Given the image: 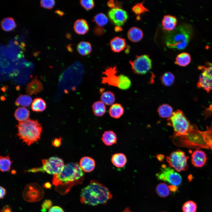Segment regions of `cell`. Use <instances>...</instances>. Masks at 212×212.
<instances>
[{
	"label": "cell",
	"instance_id": "1",
	"mask_svg": "<svg viewBox=\"0 0 212 212\" xmlns=\"http://www.w3.org/2000/svg\"><path fill=\"white\" fill-rule=\"evenodd\" d=\"M84 175L78 164L69 163L64 165L59 174L53 175L52 184L56 187V191L64 194L67 193L73 186L81 183Z\"/></svg>",
	"mask_w": 212,
	"mask_h": 212
},
{
	"label": "cell",
	"instance_id": "2",
	"mask_svg": "<svg viewBox=\"0 0 212 212\" xmlns=\"http://www.w3.org/2000/svg\"><path fill=\"white\" fill-rule=\"evenodd\" d=\"M112 198L107 188L96 181L92 180L81 190L80 200L82 203L95 206L104 204Z\"/></svg>",
	"mask_w": 212,
	"mask_h": 212
},
{
	"label": "cell",
	"instance_id": "3",
	"mask_svg": "<svg viewBox=\"0 0 212 212\" xmlns=\"http://www.w3.org/2000/svg\"><path fill=\"white\" fill-rule=\"evenodd\" d=\"M193 29L187 23L182 24L167 34L165 42L170 48L182 49L187 46L192 37Z\"/></svg>",
	"mask_w": 212,
	"mask_h": 212
},
{
	"label": "cell",
	"instance_id": "4",
	"mask_svg": "<svg viewBox=\"0 0 212 212\" xmlns=\"http://www.w3.org/2000/svg\"><path fill=\"white\" fill-rule=\"evenodd\" d=\"M17 127V135L28 145L37 141L40 138L42 128L37 120L28 119L19 122Z\"/></svg>",
	"mask_w": 212,
	"mask_h": 212
},
{
	"label": "cell",
	"instance_id": "5",
	"mask_svg": "<svg viewBox=\"0 0 212 212\" xmlns=\"http://www.w3.org/2000/svg\"><path fill=\"white\" fill-rule=\"evenodd\" d=\"M168 125L172 127L176 136H184L192 130L194 125L191 124L183 112L177 110L173 112L172 116L168 118Z\"/></svg>",
	"mask_w": 212,
	"mask_h": 212
},
{
	"label": "cell",
	"instance_id": "6",
	"mask_svg": "<svg viewBox=\"0 0 212 212\" xmlns=\"http://www.w3.org/2000/svg\"><path fill=\"white\" fill-rule=\"evenodd\" d=\"M42 165L41 167L34 168L30 170L29 171L45 172L50 174L58 175L62 171L64 166L63 160L57 157L42 159Z\"/></svg>",
	"mask_w": 212,
	"mask_h": 212
},
{
	"label": "cell",
	"instance_id": "7",
	"mask_svg": "<svg viewBox=\"0 0 212 212\" xmlns=\"http://www.w3.org/2000/svg\"><path fill=\"white\" fill-rule=\"evenodd\" d=\"M188 158L184 152L178 150L167 156L166 160L170 167L178 172H180L187 169V161Z\"/></svg>",
	"mask_w": 212,
	"mask_h": 212
},
{
	"label": "cell",
	"instance_id": "8",
	"mask_svg": "<svg viewBox=\"0 0 212 212\" xmlns=\"http://www.w3.org/2000/svg\"><path fill=\"white\" fill-rule=\"evenodd\" d=\"M44 195L43 189L36 183H32L27 185L22 193L24 199L29 202L39 201L43 198Z\"/></svg>",
	"mask_w": 212,
	"mask_h": 212
},
{
	"label": "cell",
	"instance_id": "9",
	"mask_svg": "<svg viewBox=\"0 0 212 212\" xmlns=\"http://www.w3.org/2000/svg\"><path fill=\"white\" fill-rule=\"evenodd\" d=\"M156 175L158 180L167 182L172 185L179 186L182 183V179L180 175L165 165H162L160 171Z\"/></svg>",
	"mask_w": 212,
	"mask_h": 212
},
{
	"label": "cell",
	"instance_id": "10",
	"mask_svg": "<svg viewBox=\"0 0 212 212\" xmlns=\"http://www.w3.org/2000/svg\"><path fill=\"white\" fill-rule=\"evenodd\" d=\"M129 62L132 71L137 74H145L152 68V61L146 54L137 56L134 60Z\"/></svg>",
	"mask_w": 212,
	"mask_h": 212
},
{
	"label": "cell",
	"instance_id": "11",
	"mask_svg": "<svg viewBox=\"0 0 212 212\" xmlns=\"http://www.w3.org/2000/svg\"><path fill=\"white\" fill-rule=\"evenodd\" d=\"M208 66H200L198 69L202 73L197 84L198 87L202 88L207 92L212 90V63H208Z\"/></svg>",
	"mask_w": 212,
	"mask_h": 212
},
{
	"label": "cell",
	"instance_id": "12",
	"mask_svg": "<svg viewBox=\"0 0 212 212\" xmlns=\"http://www.w3.org/2000/svg\"><path fill=\"white\" fill-rule=\"evenodd\" d=\"M117 71L116 66L108 67L102 73L105 75L102 78V84L119 87L121 77V74L117 75Z\"/></svg>",
	"mask_w": 212,
	"mask_h": 212
},
{
	"label": "cell",
	"instance_id": "13",
	"mask_svg": "<svg viewBox=\"0 0 212 212\" xmlns=\"http://www.w3.org/2000/svg\"><path fill=\"white\" fill-rule=\"evenodd\" d=\"M108 15L112 23L118 26L123 25L128 18L127 12L119 8L111 9L108 12Z\"/></svg>",
	"mask_w": 212,
	"mask_h": 212
},
{
	"label": "cell",
	"instance_id": "14",
	"mask_svg": "<svg viewBox=\"0 0 212 212\" xmlns=\"http://www.w3.org/2000/svg\"><path fill=\"white\" fill-rule=\"evenodd\" d=\"M206 160V155L205 153L202 150H196L192 154L191 162L195 167H202L205 164Z\"/></svg>",
	"mask_w": 212,
	"mask_h": 212
},
{
	"label": "cell",
	"instance_id": "15",
	"mask_svg": "<svg viewBox=\"0 0 212 212\" xmlns=\"http://www.w3.org/2000/svg\"><path fill=\"white\" fill-rule=\"evenodd\" d=\"M25 90L26 92L30 95H36L42 91L43 87L39 80L35 79L29 83Z\"/></svg>",
	"mask_w": 212,
	"mask_h": 212
},
{
	"label": "cell",
	"instance_id": "16",
	"mask_svg": "<svg viewBox=\"0 0 212 212\" xmlns=\"http://www.w3.org/2000/svg\"><path fill=\"white\" fill-rule=\"evenodd\" d=\"M79 165L83 171L90 172L94 169L95 163L93 158L85 156L80 159Z\"/></svg>",
	"mask_w": 212,
	"mask_h": 212
},
{
	"label": "cell",
	"instance_id": "17",
	"mask_svg": "<svg viewBox=\"0 0 212 212\" xmlns=\"http://www.w3.org/2000/svg\"><path fill=\"white\" fill-rule=\"evenodd\" d=\"M111 50L115 52L118 53L124 49L126 46L125 39L116 37L113 38L110 42Z\"/></svg>",
	"mask_w": 212,
	"mask_h": 212
},
{
	"label": "cell",
	"instance_id": "18",
	"mask_svg": "<svg viewBox=\"0 0 212 212\" xmlns=\"http://www.w3.org/2000/svg\"><path fill=\"white\" fill-rule=\"evenodd\" d=\"M177 20L174 16L167 15L164 16L162 21L163 29L166 31H172L176 28Z\"/></svg>",
	"mask_w": 212,
	"mask_h": 212
},
{
	"label": "cell",
	"instance_id": "19",
	"mask_svg": "<svg viewBox=\"0 0 212 212\" xmlns=\"http://www.w3.org/2000/svg\"><path fill=\"white\" fill-rule=\"evenodd\" d=\"M73 28L75 32L80 35L85 34L89 29L87 22L85 20L83 19L77 20L74 24Z\"/></svg>",
	"mask_w": 212,
	"mask_h": 212
},
{
	"label": "cell",
	"instance_id": "20",
	"mask_svg": "<svg viewBox=\"0 0 212 212\" xmlns=\"http://www.w3.org/2000/svg\"><path fill=\"white\" fill-rule=\"evenodd\" d=\"M143 36V32L141 30L136 27H133L130 29L127 33L128 39L133 42H139L142 39Z\"/></svg>",
	"mask_w": 212,
	"mask_h": 212
},
{
	"label": "cell",
	"instance_id": "21",
	"mask_svg": "<svg viewBox=\"0 0 212 212\" xmlns=\"http://www.w3.org/2000/svg\"><path fill=\"white\" fill-rule=\"evenodd\" d=\"M117 136L115 133L111 130L104 132L102 135V140L103 143L107 146H111L116 143Z\"/></svg>",
	"mask_w": 212,
	"mask_h": 212
},
{
	"label": "cell",
	"instance_id": "22",
	"mask_svg": "<svg viewBox=\"0 0 212 212\" xmlns=\"http://www.w3.org/2000/svg\"><path fill=\"white\" fill-rule=\"evenodd\" d=\"M111 161L116 167L122 168L125 165L127 160L126 156L124 154L119 153H115L112 155Z\"/></svg>",
	"mask_w": 212,
	"mask_h": 212
},
{
	"label": "cell",
	"instance_id": "23",
	"mask_svg": "<svg viewBox=\"0 0 212 212\" xmlns=\"http://www.w3.org/2000/svg\"><path fill=\"white\" fill-rule=\"evenodd\" d=\"M124 112L123 107L120 104L118 103L112 105L109 110L110 116L115 119L120 118L123 115Z\"/></svg>",
	"mask_w": 212,
	"mask_h": 212
},
{
	"label": "cell",
	"instance_id": "24",
	"mask_svg": "<svg viewBox=\"0 0 212 212\" xmlns=\"http://www.w3.org/2000/svg\"><path fill=\"white\" fill-rule=\"evenodd\" d=\"M1 24L2 29L6 31H11L16 26L14 19L10 16L3 19L1 21Z\"/></svg>",
	"mask_w": 212,
	"mask_h": 212
},
{
	"label": "cell",
	"instance_id": "25",
	"mask_svg": "<svg viewBox=\"0 0 212 212\" xmlns=\"http://www.w3.org/2000/svg\"><path fill=\"white\" fill-rule=\"evenodd\" d=\"M191 61V57L190 54L187 52H183L177 55L175 63L179 66L184 67L188 64Z\"/></svg>",
	"mask_w": 212,
	"mask_h": 212
},
{
	"label": "cell",
	"instance_id": "26",
	"mask_svg": "<svg viewBox=\"0 0 212 212\" xmlns=\"http://www.w3.org/2000/svg\"><path fill=\"white\" fill-rule=\"evenodd\" d=\"M92 108L94 114L97 117L102 116L106 112L105 105L101 101H97L94 102Z\"/></svg>",
	"mask_w": 212,
	"mask_h": 212
},
{
	"label": "cell",
	"instance_id": "27",
	"mask_svg": "<svg viewBox=\"0 0 212 212\" xmlns=\"http://www.w3.org/2000/svg\"><path fill=\"white\" fill-rule=\"evenodd\" d=\"M172 107L167 104H163L160 105L158 108V112L159 115L163 118L171 117L173 113Z\"/></svg>",
	"mask_w": 212,
	"mask_h": 212
},
{
	"label": "cell",
	"instance_id": "28",
	"mask_svg": "<svg viewBox=\"0 0 212 212\" xmlns=\"http://www.w3.org/2000/svg\"><path fill=\"white\" fill-rule=\"evenodd\" d=\"M29 112L24 107H19L15 110L14 116L19 122L24 121L28 119L29 116Z\"/></svg>",
	"mask_w": 212,
	"mask_h": 212
},
{
	"label": "cell",
	"instance_id": "29",
	"mask_svg": "<svg viewBox=\"0 0 212 212\" xmlns=\"http://www.w3.org/2000/svg\"><path fill=\"white\" fill-rule=\"evenodd\" d=\"M32 110L35 112H40L44 110L46 108V104L45 101L41 98L35 99L31 106Z\"/></svg>",
	"mask_w": 212,
	"mask_h": 212
},
{
	"label": "cell",
	"instance_id": "30",
	"mask_svg": "<svg viewBox=\"0 0 212 212\" xmlns=\"http://www.w3.org/2000/svg\"><path fill=\"white\" fill-rule=\"evenodd\" d=\"M92 49L91 44L87 42H81L77 46L78 52L80 54L83 56L86 55L90 53Z\"/></svg>",
	"mask_w": 212,
	"mask_h": 212
},
{
	"label": "cell",
	"instance_id": "31",
	"mask_svg": "<svg viewBox=\"0 0 212 212\" xmlns=\"http://www.w3.org/2000/svg\"><path fill=\"white\" fill-rule=\"evenodd\" d=\"M114 94L110 91L103 92L100 96V100L105 105H110L113 104L115 101Z\"/></svg>",
	"mask_w": 212,
	"mask_h": 212
},
{
	"label": "cell",
	"instance_id": "32",
	"mask_svg": "<svg viewBox=\"0 0 212 212\" xmlns=\"http://www.w3.org/2000/svg\"><path fill=\"white\" fill-rule=\"evenodd\" d=\"M32 102V99L29 96L21 95L17 98L15 103L17 106L27 107L30 105Z\"/></svg>",
	"mask_w": 212,
	"mask_h": 212
},
{
	"label": "cell",
	"instance_id": "33",
	"mask_svg": "<svg viewBox=\"0 0 212 212\" xmlns=\"http://www.w3.org/2000/svg\"><path fill=\"white\" fill-rule=\"evenodd\" d=\"M162 84L165 86H170L173 83L175 80L174 75L170 72H167L163 74L160 78Z\"/></svg>",
	"mask_w": 212,
	"mask_h": 212
},
{
	"label": "cell",
	"instance_id": "34",
	"mask_svg": "<svg viewBox=\"0 0 212 212\" xmlns=\"http://www.w3.org/2000/svg\"><path fill=\"white\" fill-rule=\"evenodd\" d=\"M168 186L163 183L159 184L156 188V191L158 195L161 197L164 198L168 196L170 194Z\"/></svg>",
	"mask_w": 212,
	"mask_h": 212
},
{
	"label": "cell",
	"instance_id": "35",
	"mask_svg": "<svg viewBox=\"0 0 212 212\" xmlns=\"http://www.w3.org/2000/svg\"><path fill=\"white\" fill-rule=\"evenodd\" d=\"M203 134L208 149H210L212 151V122L211 125L207 126L206 130L203 131Z\"/></svg>",
	"mask_w": 212,
	"mask_h": 212
},
{
	"label": "cell",
	"instance_id": "36",
	"mask_svg": "<svg viewBox=\"0 0 212 212\" xmlns=\"http://www.w3.org/2000/svg\"><path fill=\"white\" fill-rule=\"evenodd\" d=\"M12 161L9 155L6 156H0V169L2 172H6L9 170L11 168Z\"/></svg>",
	"mask_w": 212,
	"mask_h": 212
},
{
	"label": "cell",
	"instance_id": "37",
	"mask_svg": "<svg viewBox=\"0 0 212 212\" xmlns=\"http://www.w3.org/2000/svg\"><path fill=\"white\" fill-rule=\"evenodd\" d=\"M94 21L98 25L102 26L106 24L108 22V19L104 14L100 13L96 14L94 17Z\"/></svg>",
	"mask_w": 212,
	"mask_h": 212
},
{
	"label": "cell",
	"instance_id": "38",
	"mask_svg": "<svg viewBox=\"0 0 212 212\" xmlns=\"http://www.w3.org/2000/svg\"><path fill=\"white\" fill-rule=\"evenodd\" d=\"M197 208L196 203L193 201H189L183 204L182 210L183 212H196Z\"/></svg>",
	"mask_w": 212,
	"mask_h": 212
},
{
	"label": "cell",
	"instance_id": "39",
	"mask_svg": "<svg viewBox=\"0 0 212 212\" xmlns=\"http://www.w3.org/2000/svg\"><path fill=\"white\" fill-rule=\"evenodd\" d=\"M143 2L137 3L133 6L132 10L136 14H140L148 11L143 5Z\"/></svg>",
	"mask_w": 212,
	"mask_h": 212
},
{
	"label": "cell",
	"instance_id": "40",
	"mask_svg": "<svg viewBox=\"0 0 212 212\" xmlns=\"http://www.w3.org/2000/svg\"><path fill=\"white\" fill-rule=\"evenodd\" d=\"M80 3L82 7L87 10L92 9L95 5L93 0H81Z\"/></svg>",
	"mask_w": 212,
	"mask_h": 212
},
{
	"label": "cell",
	"instance_id": "41",
	"mask_svg": "<svg viewBox=\"0 0 212 212\" xmlns=\"http://www.w3.org/2000/svg\"><path fill=\"white\" fill-rule=\"evenodd\" d=\"M40 6L43 8L51 9L55 4V1L53 0H42L40 1Z\"/></svg>",
	"mask_w": 212,
	"mask_h": 212
},
{
	"label": "cell",
	"instance_id": "42",
	"mask_svg": "<svg viewBox=\"0 0 212 212\" xmlns=\"http://www.w3.org/2000/svg\"><path fill=\"white\" fill-rule=\"evenodd\" d=\"M93 32L95 35L100 36L103 35L105 33V30L102 26H96L94 27Z\"/></svg>",
	"mask_w": 212,
	"mask_h": 212
},
{
	"label": "cell",
	"instance_id": "43",
	"mask_svg": "<svg viewBox=\"0 0 212 212\" xmlns=\"http://www.w3.org/2000/svg\"><path fill=\"white\" fill-rule=\"evenodd\" d=\"M52 203L51 201L49 200H45L43 202L42 207V212H45L47 209L49 208L52 206Z\"/></svg>",
	"mask_w": 212,
	"mask_h": 212
},
{
	"label": "cell",
	"instance_id": "44",
	"mask_svg": "<svg viewBox=\"0 0 212 212\" xmlns=\"http://www.w3.org/2000/svg\"><path fill=\"white\" fill-rule=\"evenodd\" d=\"M108 6L112 8H120V3L117 1L110 0L108 1L107 3Z\"/></svg>",
	"mask_w": 212,
	"mask_h": 212
},
{
	"label": "cell",
	"instance_id": "45",
	"mask_svg": "<svg viewBox=\"0 0 212 212\" xmlns=\"http://www.w3.org/2000/svg\"><path fill=\"white\" fill-rule=\"evenodd\" d=\"M48 212H64V211L60 207L55 206L51 207L49 209Z\"/></svg>",
	"mask_w": 212,
	"mask_h": 212
},
{
	"label": "cell",
	"instance_id": "46",
	"mask_svg": "<svg viewBox=\"0 0 212 212\" xmlns=\"http://www.w3.org/2000/svg\"><path fill=\"white\" fill-rule=\"evenodd\" d=\"M61 138H55L52 142L53 145L55 147H58L60 146L61 143Z\"/></svg>",
	"mask_w": 212,
	"mask_h": 212
},
{
	"label": "cell",
	"instance_id": "47",
	"mask_svg": "<svg viewBox=\"0 0 212 212\" xmlns=\"http://www.w3.org/2000/svg\"><path fill=\"white\" fill-rule=\"evenodd\" d=\"M1 212H12V210L9 206L6 205L3 207Z\"/></svg>",
	"mask_w": 212,
	"mask_h": 212
},
{
	"label": "cell",
	"instance_id": "48",
	"mask_svg": "<svg viewBox=\"0 0 212 212\" xmlns=\"http://www.w3.org/2000/svg\"><path fill=\"white\" fill-rule=\"evenodd\" d=\"M6 194V191L3 187L0 186V198H3Z\"/></svg>",
	"mask_w": 212,
	"mask_h": 212
},
{
	"label": "cell",
	"instance_id": "49",
	"mask_svg": "<svg viewBox=\"0 0 212 212\" xmlns=\"http://www.w3.org/2000/svg\"><path fill=\"white\" fill-rule=\"evenodd\" d=\"M168 187L170 191L173 192H176L178 189L177 186H175L171 185L168 186Z\"/></svg>",
	"mask_w": 212,
	"mask_h": 212
},
{
	"label": "cell",
	"instance_id": "50",
	"mask_svg": "<svg viewBox=\"0 0 212 212\" xmlns=\"http://www.w3.org/2000/svg\"><path fill=\"white\" fill-rule=\"evenodd\" d=\"M55 13L57 14L60 16H62L64 14V13L63 11L61 10H57L55 11L54 12Z\"/></svg>",
	"mask_w": 212,
	"mask_h": 212
},
{
	"label": "cell",
	"instance_id": "51",
	"mask_svg": "<svg viewBox=\"0 0 212 212\" xmlns=\"http://www.w3.org/2000/svg\"><path fill=\"white\" fill-rule=\"evenodd\" d=\"M44 187L46 188H50L52 187V185L49 183L47 182L44 184Z\"/></svg>",
	"mask_w": 212,
	"mask_h": 212
},
{
	"label": "cell",
	"instance_id": "52",
	"mask_svg": "<svg viewBox=\"0 0 212 212\" xmlns=\"http://www.w3.org/2000/svg\"><path fill=\"white\" fill-rule=\"evenodd\" d=\"M26 46L25 43L24 42H21V44L19 45V47L23 50H25V47Z\"/></svg>",
	"mask_w": 212,
	"mask_h": 212
},
{
	"label": "cell",
	"instance_id": "53",
	"mask_svg": "<svg viewBox=\"0 0 212 212\" xmlns=\"http://www.w3.org/2000/svg\"><path fill=\"white\" fill-rule=\"evenodd\" d=\"M115 30L116 32H118L122 30V29L120 26H116L115 28Z\"/></svg>",
	"mask_w": 212,
	"mask_h": 212
},
{
	"label": "cell",
	"instance_id": "54",
	"mask_svg": "<svg viewBox=\"0 0 212 212\" xmlns=\"http://www.w3.org/2000/svg\"><path fill=\"white\" fill-rule=\"evenodd\" d=\"M67 48L69 51L70 52H72V51L73 50L71 44L68 45L67 46Z\"/></svg>",
	"mask_w": 212,
	"mask_h": 212
},
{
	"label": "cell",
	"instance_id": "55",
	"mask_svg": "<svg viewBox=\"0 0 212 212\" xmlns=\"http://www.w3.org/2000/svg\"><path fill=\"white\" fill-rule=\"evenodd\" d=\"M122 212H133L131 210L129 209V208L127 207Z\"/></svg>",
	"mask_w": 212,
	"mask_h": 212
},
{
	"label": "cell",
	"instance_id": "56",
	"mask_svg": "<svg viewBox=\"0 0 212 212\" xmlns=\"http://www.w3.org/2000/svg\"><path fill=\"white\" fill-rule=\"evenodd\" d=\"M66 37L67 38L69 39H71V35L69 33H67L66 34Z\"/></svg>",
	"mask_w": 212,
	"mask_h": 212
},
{
	"label": "cell",
	"instance_id": "57",
	"mask_svg": "<svg viewBox=\"0 0 212 212\" xmlns=\"http://www.w3.org/2000/svg\"><path fill=\"white\" fill-rule=\"evenodd\" d=\"M39 53V52H35L34 53V54H33L35 56H36L37 55V54H38Z\"/></svg>",
	"mask_w": 212,
	"mask_h": 212
},
{
	"label": "cell",
	"instance_id": "58",
	"mask_svg": "<svg viewBox=\"0 0 212 212\" xmlns=\"http://www.w3.org/2000/svg\"><path fill=\"white\" fill-rule=\"evenodd\" d=\"M14 43L16 45H18L19 44L18 42L16 40L14 41Z\"/></svg>",
	"mask_w": 212,
	"mask_h": 212
},
{
	"label": "cell",
	"instance_id": "59",
	"mask_svg": "<svg viewBox=\"0 0 212 212\" xmlns=\"http://www.w3.org/2000/svg\"></svg>",
	"mask_w": 212,
	"mask_h": 212
}]
</instances>
